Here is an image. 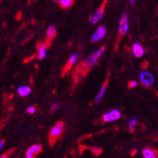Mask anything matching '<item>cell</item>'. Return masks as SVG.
Segmentation results:
<instances>
[{
	"instance_id": "obj_1",
	"label": "cell",
	"mask_w": 158,
	"mask_h": 158,
	"mask_svg": "<svg viewBox=\"0 0 158 158\" xmlns=\"http://www.w3.org/2000/svg\"><path fill=\"white\" fill-rule=\"evenodd\" d=\"M105 49H106V47H102L100 49H98V51H96L95 52L92 53V54H90V55L87 57V60L84 61V66H85V68L90 69V67L94 66V64H96V62L98 61V60L100 58L102 54L104 53Z\"/></svg>"
},
{
	"instance_id": "obj_2",
	"label": "cell",
	"mask_w": 158,
	"mask_h": 158,
	"mask_svg": "<svg viewBox=\"0 0 158 158\" xmlns=\"http://www.w3.org/2000/svg\"><path fill=\"white\" fill-rule=\"evenodd\" d=\"M63 129H64V123L61 121L58 122L54 127L51 128L50 134H49V136H50L49 139H50V142H51V144L55 143L56 141L57 140V139L59 138V136L62 133Z\"/></svg>"
},
{
	"instance_id": "obj_3",
	"label": "cell",
	"mask_w": 158,
	"mask_h": 158,
	"mask_svg": "<svg viewBox=\"0 0 158 158\" xmlns=\"http://www.w3.org/2000/svg\"><path fill=\"white\" fill-rule=\"evenodd\" d=\"M141 83L145 87H150L154 83V77L150 73L147 71H143L139 75Z\"/></svg>"
},
{
	"instance_id": "obj_4",
	"label": "cell",
	"mask_w": 158,
	"mask_h": 158,
	"mask_svg": "<svg viewBox=\"0 0 158 158\" xmlns=\"http://www.w3.org/2000/svg\"><path fill=\"white\" fill-rule=\"evenodd\" d=\"M127 31H128V18L127 14H123L119 24V34L120 35H123L127 34Z\"/></svg>"
},
{
	"instance_id": "obj_5",
	"label": "cell",
	"mask_w": 158,
	"mask_h": 158,
	"mask_svg": "<svg viewBox=\"0 0 158 158\" xmlns=\"http://www.w3.org/2000/svg\"><path fill=\"white\" fill-rule=\"evenodd\" d=\"M120 116H121V113L119 110H113L103 116V120L105 122H113L120 119Z\"/></svg>"
},
{
	"instance_id": "obj_6",
	"label": "cell",
	"mask_w": 158,
	"mask_h": 158,
	"mask_svg": "<svg viewBox=\"0 0 158 158\" xmlns=\"http://www.w3.org/2000/svg\"><path fill=\"white\" fill-rule=\"evenodd\" d=\"M106 33V28L104 26H100L97 28L94 33L91 36V41L93 43L98 42L99 40H101L103 37L105 36Z\"/></svg>"
},
{
	"instance_id": "obj_7",
	"label": "cell",
	"mask_w": 158,
	"mask_h": 158,
	"mask_svg": "<svg viewBox=\"0 0 158 158\" xmlns=\"http://www.w3.org/2000/svg\"><path fill=\"white\" fill-rule=\"evenodd\" d=\"M106 3V2H104L103 5L102 6L101 8L98 9V10L95 13L93 16H91L90 18V22L91 24H96L97 22H98L100 20L102 19V18L104 15V6Z\"/></svg>"
},
{
	"instance_id": "obj_8",
	"label": "cell",
	"mask_w": 158,
	"mask_h": 158,
	"mask_svg": "<svg viewBox=\"0 0 158 158\" xmlns=\"http://www.w3.org/2000/svg\"><path fill=\"white\" fill-rule=\"evenodd\" d=\"M42 151L41 145H33L28 149L26 153V158H34L35 154H38Z\"/></svg>"
},
{
	"instance_id": "obj_9",
	"label": "cell",
	"mask_w": 158,
	"mask_h": 158,
	"mask_svg": "<svg viewBox=\"0 0 158 158\" xmlns=\"http://www.w3.org/2000/svg\"><path fill=\"white\" fill-rule=\"evenodd\" d=\"M132 51H133L134 55L137 57H141L143 54H144V50H143V47L139 44H134L133 48H132Z\"/></svg>"
},
{
	"instance_id": "obj_10",
	"label": "cell",
	"mask_w": 158,
	"mask_h": 158,
	"mask_svg": "<svg viewBox=\"0 0 158 158\" xmlns=\"http://www.w3.org/2000/svg\"><path fill=\"white\" fill-rule=\"evenodd\" d=\"M18 93L21 97H27L31 93V88L27 86H21L18 87Z\"/></svg>"
},
{
	"instance_id": "obj_11",
	"label": "cell",
	"mask_w": 158,
	"mask_h": 158,
	"mask_svg": "<svg viewBox=\"0 0 158 158\" xmlns=\"http://www.w3.org/2000/svg\"><path fill=\"white\" fill-rule=\"evenodd\" d=\"M143 158H156V153L154 150L149 148L143 149Z\"/></svg>"
},
{
	"instance_id": "obj_12",
	"label": "cell",
	"mask_w": 158,
	"mask_h": 158,
	"mask_svg": "<svg viewBox=\"0 0 158 158\" xmlns=\"http://www.w3.org/2000/svg\"><path fill=\"white\" fill-rule=\"evenodd\" d=\"M46 55H47V51H46V45L42 44H40L39 47V53H38V58L40 60L45 58Z\"/></svg>"
},
{
	"instance_id": "obj_13",
	"label": "cell",
	"mask_w": 158,
	"mask_h": 158,
	"mask_svg": "<svg viewBox=\"0 0 158 158\" xmlns=\"http://www.w3.org/2000/svg\"><path fill=\"white\" fill-rule=\"evenodd\" d=\"M77 57H78V55H77V53L73 54V55H72V57L69 58V60L68 63L66 64L65 69H64L67 70V71H69V70L72 68V66L74 64V63L76 62V61H77Z\"/></svg>"
},
{
	"instance_id": "obj_14",
	"label": "cell",
	"mask_w": 158,
	"mask_h": 158,
	"mask_svg": "<svg viewBox=\"0 0 158 158\" xmlns=\"http://www.w3.org/2000/svg\"><path fill=\"white\" fill-rule=\"evenodd\" d=\"M106 89H107V85H106V84H105L102 87V88H101V90H100V91H99L97 97H96L95 103H99L100 102H101V100L102 99L103 96H104L105 93H106Z\"/></svg>"
},
{
	"instance_id": "obj_15",
	"label": "cell",
	"mask_w": 158,
	"mask_h": 158,
	"mask_svg": "<svg viewBox=\"0 0 158 158\" xmlns=\"http://www.w3.org/2000/svg\"><path fill=\"white\" fill-rule=\"evenodd\" d=\"M58 2H59L61 8H63V9H68V8H69L73 5L74 2H73V0H60V1H58Z\"/></svg>"
},
{
	"instance_id": "obj_16",
	"label": "cell",
	"mask_w": 158,
	"mask_h": 158,
	"mask_svg": "<svg viewBox=\"0 0 158 158\" xmlns=\"http://www.w3.org/2000/svg\"><path fill=\"white\" fill-rule=\"evenodd\" d=\"M47 37H48V39H50V40L54 38L56 34H57V31H56L55 27H54V25H51V26L49 27L48 29H47Z\"/></svg>"
},
{
	"instance_id": "obj_17",
	"label": "cell",
	"mask_w": 158,
	"mask_h": 158,
	"mask_svg": "<svg viewBox=\"0 0 158 158\" xmlns=\"http://www.w3.org/2000/svg\"><path fill=\"white\" fill-rule=\"evenodd\" d=\"M137 120L135 118H132L131 119V120L129 121V131L131 132H133L135 130V127L137 124Z\"/></svg>"
},
{
	"instance_id": "obj_18",
	"label": "cell",
	"mask_w": 158,
	"mask_h": 158,
	"mask_svg": "<svg viewBox=\"0 0 158 158\" xmlns=\"http://www.w3.org/2000/svg\"><path fill=\"white\" fill-rule=\"evenodd\" d=\"M91 150H92V152L95 155H99L102 153V149H100V148H98V147H93L92 149H91Z\"/></svg>"
},
{
	"instance_id": "obj_19",
	"label": "cell",
	"mask_w": 158,
	"mask_h": 158,
	"mask_svg": "<svg viewBox=\"0 0 158 158\" xmlns=\"http://www.w3.org/2000/svg\"><path fill=\"white\" fill-rule=\"evenodd\" d=\"M35 112V108L33 107V106H30L27 109V113H30V114H33V113Z\"/></svg>"
},
{
	"instance_id": "obj_20",
	"label": "cell",
	"mask_w": 158,
	"mask_h": 158,
	"mask_svg": "<svg viewBox=\"0 0 158 158\" xmlns=\"http://www.w3.org/2000/svg\"><path fill=\"white\" fill-rule=\"evenodd\" d=\"M137 85H138V83L136 81H131L128 83L129 88H133V87H135Z\"/></svg>"
},
{
	"instance_id": "obj_21",
	"label": "cell",
	"mask_w": 158,
	"mask_h": 158,
	"mask_svg": "<svg viewBox=\"0 0 158 158\" xmlns=\"http://www.w3.org/2000/svg\"><path fill=\"white\" fill-rule=\"evenodd\" d=\"M57 108H58V106H57V104L54 103V104H53L52 106L51 107V112H55L56 110H57Z\"/></svg>"
},
{
	"instance_id": "obj_22",
	"label": "cell",
	"mask_w": 158,
	"mask_h": 158,
	"mask_svg": "<svg viewBox=\"0 0 158 158\" xmlns=\"http://www.w3.org/2000/svg\"><path fill=\"white\" fill-rule=\"evenodd\" d=\"M10 153H11V152H9V153H4V154H2V156H1V157L0 158H8Z\"/></svg>"
},
{
	"instance_id": "obj_23",
	"label": "cell",
	"mask_w": 158,
	"mask_h": 158,
	"mask_svg": "<svg viewBox=\"0 0 158 158\" xmlns=\"http://www.w3.org/2000/svg\"><path fill=\"white\" fill-rule=\"evenodd\" d=\"M3 145H4V140H1V141H0V148H1V149H2V148Z\"/></svg>"
},
{
	"instance_id": "obj_24",
	"label": "cell",
	"mask_w": 158,
	"mask_h": 158,
	"mask_svg": "<svg viewBox=\"0 0 158 158\" xmlns=\"http://www.w3.org/2000/svg\"><path fill=\"white\" fill-rule=\"evenodd\" d=\"M135 2H136V1H135V0H131V1H130L131 3H135Z\"/></svg>"
}]
</instances>
